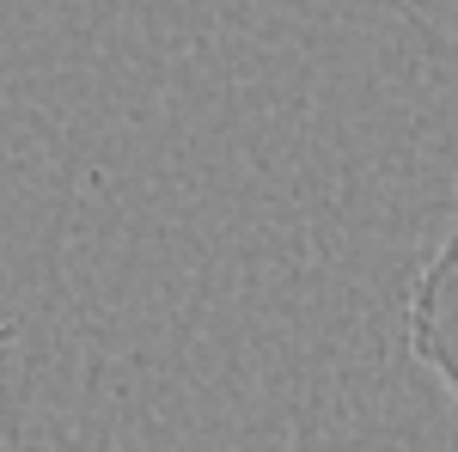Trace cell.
<instances>
[{
	"instance_id": "obj_1",
	"label": "cell",
	"mask_w": 458,
	"mask_h": 452,
	"mask_svg": "<svg viewBox=\"0 0 458 452\" xmlns=\"http://www.w3.org/2000/svg\"><path fill=\"white\" fill-rule=\"evenodd\" d=\"M410 348L458 404V226L440 239L410 294Z\"/></svg>"
}]
</instances>
